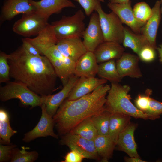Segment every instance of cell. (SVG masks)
Segmentation results:
<instances>
[{"label": "cell", "instance_id": "cell-2", "mask_svg": "<svg viewBox=\"0 0 162 162\" xmlns=\"http://www.w3.org/2000/svg\"><path fill=\"white\" fill-rule=\"evenodd\" d=\"M110 88L104 84L79 98L64 100L53 117L59 133L65 135L85 119L105 110V96Z\"/></svg>", "mask_w": 162, "mask_h": 162}, {"label": "cell", "instance_id": "cell-11", "mask_svg": "<svg viewBox=\"0 0 162 162\" xmlns=\"http://www.w3.org/2000/svg\"><path fill=\"white\" fill-rule=\"evenodd\" d=\"M131 1L121 4L109 2L108 7L118 17L123 23L128 26L134 33H141L142 28L146 22H140L135 18L131 6Z\"/></svg>", "mask_w": 162, "mask_h": 162}, {"label": "cell", "instance_id": "cell-23", "mask_svg": "<svg viewBox=\"0 0 162 162\" xmlns=\"http://www.w3.org/2000/svg\"><path fill=\"white\" fill-rule=\"evenodd\" d=\"M52 65L57 77L61 80L64 86L74 75L76 62L66 57L63 59L49 60Z\"/></svg>", "mask_w": 162, "mask_h": 162}, {"label": "cell", "instance_id": "cell-43", "mask_svg": "<svg viewBox=\"0 0 162 162\" xmlns=\"http://www.w3.org/2000/svg\"><path fill=\"white\" fill-rule=\"evenodd\" d=\"M161 2V4L162 5V7H161V13L162 14V0H161L160 1Z\"/></svg>", "mask_w": 162, "mask_h": 162}, {"label": "cell", "instance_id": "cell-30", "mask_svg": "<svg viewBox=\"0 0 162 162\" xmlns=\"http://www.w3.org/2000/svg\"><path fill=\"white\" fill-rule=\"evenodd\" d=\"M17 132L11 127L8 115L0 118V144H10V138Z\"/></svg>", "mask_w": 162, "mask_h": 162}, {"label": "cell", "instance_id": "cell-40", "mask_svg": "<svg viewBox=\"0 0 162 162\" xmlns=\"http://www.w3.org/2000/svg\"><path fill=\"white\" fill-rule=\"evenodd\" d=\"M124 160L127 162H146L142 159L140 158L136 157H125L124 158Z\"/></svg>", "mask_w": 162, "mask_h": 162}, {"label": "cell", "instance_id": "cell-15", "mask_svg": "<svg viewBox=\"0 0 162 162\" xmlns=\"http://www.w3.org/2000/svg\"><path fill=\"white\" fill-rule=\"evenodd\" d=\"M107 81L94 77H80L69 93L67 100H74L91 93Z\"/></svg>", "mask_w": 162, "mask_h": 162}, {"label": "cell", "instance_id": "cell-34", "mask_svg": "<svg viewBox=\"0 0 162 162\" xmlns=\"http://www.w3.org/2000/svg\"><path fill=\"white\" fill-rule=\"evenodd\" d=\"M146 92V95L139 94L135 100L136 107L145 113L148 108L150 96L152 93V91L148 89Z\"/></svg>", "mask_w": 162, "mask_h": 162}, {"label": "cell", "instance_id": "cell-31", "mask_svg": "<svg viewBox=\"0 0 162 162\" xmlns=\"http://www.w3.org/2000/svg\"><path fill=\"white\" fill-rule=\"evenodd\" d=\"M133 9L136 18L140 22H146L152 14V8L144 2L136 4Z\"/></svg>", "mask_w": 162, "mask_h": 162}, {"label": "cell", "instance_id": "cell-41", "mask_svg": "<svg viewBox=\"0 0 162 162\" xmlns=\"http://www.w3.org/2000/svg\"><path fill=\"white\" fill-rule=\"evenodd\" d=\"M157 49L159 53L160 60L162 63V44L160 45L159 47H157Z\"/></svg>", "mask_w": 162, "mask_h": 162}, {"label": "cell", "instance_id": "cell-8", "mask_svg": "<svg viewBox=\"0 0 162 162\" xmlns=\"http://www.w3.org/2000/svg\"><path fill=\"white\" fill-rule=\"evenodd\" d=\"M62 144L66 145L70 148L75 149L80 152L86 158L98 159L94 140L85 138L78 135L69 132L61 140Z\"/></svg>", "mask_w": 162, "mask_h": 162}, {"label": "cell", "instance_id": "cell-1", "mask_svg": "<svg viewBox=\"0 0 162 162\" xmlns=\"http://www.w3.org/2000/svg\"><path fill=\"white\" fill-rule=\"evenodd\" d=\"M10 77L22 82L41 96L52 94L55 89L57 75L45 56L31 55L22 45L8 55Z\"/></svg>", "mask_w": 162, "mask_h": 162}, {"label": "cell", "instance_id": "cell-27", "mask_svg": "<svg viewBox=\"0 0 162 162\" xmlns=\"http://www.w3.org/2000/svg\"><path fill=\"white\" fill-rule=\"evenodd\" d=\"M69 132L78 135L85 138L94 140L98 135L91 117L80 123Z\"/></svg>", "mask_w": 162, "mask_h": 162}, {"label": "cell", "instance_id": "cell-26", "mask_svg": "<svg viewBox=\"0 0 162 162\" xmlns=\"http://www.w3.org/2000/svg\"><path fill=\"white\" fill-rule=\"evenodd\" d=\"M97 74L101 78L111 82L118 83L121 81L114 59L111 60L98 65Z\"/></svg>", "mask_w": 162, "mask_h": 162}, {"label": "cell", "instance_id": "cell-32", "mask_svg": "<svg viewBox=\"0 0 162 162\" xmlns=\"http://www.w3.org/2000/svg\"><path fill=\"white\" fill-rule=\"evenodd\" d=\"M8 55L0 52V83H7L10 81V67L8 62Z\"/></svg>", "mask_w": 162, "mask_h": 162}, {"label": "cell", "instance_id": "cell-12", "mask_svg": "<svg viewBox=\"0 0 162 162\" xmlns=\"http://www.w3.org/2000/svg\"><path fill=\"white\" fill-rule=\"evenodd\" d=\"M79 78L74 75L69 78L62 89L58 92L53 94L41 96L43 104H45L49 114L52 117L55 115L60 106L68 98Z\"/></svg>", "mask_w": 162, "mask_h": 162}, {"label": "cell", "instance_id": "cell-17", "mask_svg": "<svg viewBox=\"0 0 162 162\" xmlns=\"http://www.w3.org/2000/svg\"><path fill=\"white\" fill-rule=\"evenodd\" d=\"M161 1H157L152 8V14L142 28L141 33L146 38L150 45L157 49L156 38L157 31L161 19Z\"/></svg>", "mask_w": 162, "mask_h": 162}, {"label": "cell", "instance_id": "cell-5", "mask_svg": "<svg viewBox=\"0 0 162 162\" xmlns=\"http://www.w3.org/2000/svg\"><path fill=\"white\" fill-rule=\"evenodd\" d=\"M85 16L81 9L73 15L63 16L60 20L51 23L56 36L59 40L82 37L85 29Z\"/></svg>", "mask_w": 162, "mask_h": 162}, {"label": "cell", "instance_id": "cell-33", "mask_svg": "<svg viewBox=\"0 0 162 162\" xmlns=\"http://www.w3.org/2000/svg\"><path fill=\"white\" fill-rule=\"evenodd\" d=\"M148 119L155 120L159 118L162 114V102L150 98L148 108L146 112Z\"/></svg>", "mask_w": 162, "mask_h": 162}, {"label": "cell", "instance_id": "cell-6", "mask_svg": "<svg viewBox=\"0 0 162 162\" xmlns=\"http://www.w3.org/2000/svg\"><path fill=\"white\" fill-rule=\"evenodd\" d=\"M95 10L98 14L104 41H112L121 44L124 38V28L122 22L113 12L107 14L103 10L100 3Z\"/></svg>", "mask_w": 162, "mask_h": 162}, {"label": "cell", "instance_id": "cell-18", "mask_svg": "<svg viewBox=\"0 0 162 162\" xmlns=\"http://www.w3.org/2000/svg\"><path fill=\"white\" fill-rule=\"evenodd\" d=\"M56 45L64 56L76 62L87 51L81 38L59 40Z\"/></svg>", "mask_w": 162, "mask_h": 162}, {"label": "cell", "instance_id": "cell-38", "mask_svg": "<svg viewBox=\"0 0 162 162\" xmlns=\"http://www.w3.org/2000/svg\"><path fill=\"white\" fill-rule=\"evenodd\" d=\"M63 162H81L85 158L84 156L79 152L75 149H71L64 157Z\"/></svg>", "mask_w": 162, "mask_h": 162}, {"label": "cell", "instance_id": "cell-25", "mask_svg": "<svg viewBox=\"0 0 162 162\" xmlns=\"http://www.w3.org/2000/svg\"><path fill=\"white\" fill-rule=\"evenodd\" d=\"M97 153L103 162H108L116 145L109 136L98 135L94 140Z\"/></svg>", "mask_w": 162, "mask_h": 162}, {"label": "cell", "instance_id": "cell-29", "mask_svg": "<svg viewBox=\"0 0 162 162\" xmlns=\"http://www.w3.org/2000/svg\"><path fill=\"white\" fill-rule=\"evenodd\" d=\"M22 149L16 147L13 150L10 162H33L38 158L39 154L36 151L28 152V147H21Z\"/></svg>", "mask_w": 162, "mask_h": 162}, {"label": "cell", "instance_id": "cell-10", "mask_svg": "<svg viewBox=\"0 0 162 162\" xmlns=\"http://www.w3.org/2000/svg\"><path fill=\"white\" fill-rule=\"evenodd\" d=\"M40 107L42 114L40 119L33 129L25 134L23 139L24 142H30L37 138L48 136L58 138L53 131L55 123L52 116L47 112L45 104H43Z\"/></svg>", "mask_w": 162, "mask_h": 162}, {"label": "cell", "instance_id": "cell-22", "mask_svg": "<svg viewBox=\"0 0 162 162\" xmlns=\"http://www.w3.org/2000/svg\"><path fill=\"white\" fill-rule=\"evenodd\" d=\"M130 116L119 113H111L110 118L109 136L116 145L120 134L130 122Z\"/></svg>", "mask_w": 162, "mask_h": 162}, {"label": "cell", "instance_id": "cell-13", "mask_svg": "<svg viewBox=\"0 0 162 162\" xmlns=\"http://www.w3.org/2000/svg\"><path fill=\"white\" fill-rule=\"evenodd\" d=\"M29 2L35 8V12L47 20L51 15L60 13L65 8L76 7L70 0H30Z\"/></svg>", "mask_w": 162, "mask_h": 162}, {"label": "cell", "instance_id": "cell-9", "mask_svg": "<svg viewBox=\"0 0 162 162\" xmlns=\"http://www.w3.org/2000/svg\"><path fill=\"white\" fill-rule=\"evenodd\" d=\"M83 43L87 51L94 52L97 47L104 41L97 13L91 15L88 24L82 35Z\"/></svg>", "mask_w": 162, "mask_h": 162}, {"label": "cell", "instance_id": "cell-21", "mask_svg": "<svg viewBox=\"0 0 162 162\" xmlns=\"http://www.w3.org/2000/svg\"><path fill=\"white\" fill-rule=\"evenodd\" d=\"M124 49L120 44L112 41H104L94 53L97 62L101 63L111 60L118 59L124 53Z\"/></svg>", "mask_w": 162, "mask_h": 162}, {"label": "cell", "instance_id": "cell-35", "mask_svg": "<svg viewBox=\"0 0 162 162\" xmlns=\"http://www.w3.org/2000/svg\"><path fill=\"white\" fill-rule=\"evenodd\" d=\"M155 50L150 45H146L140 50L138 54V56L139 58L144 62H151L155 58Z\"/></svg>", "mask_w": 162, "mask_h": 162}, {"label": "cell", "instance_id": "cell-4", "mask_svg": "<svg viewBox=\"0 0 162 162\" xmlns=\"http://www.w3.org/2000/svg\"><path fill=\"white\" fill-rule=\"evenodd\" d=\"M13 99H19L24 106L33 108L43 104L41 96L31 90L22 82L15 80L9 81L0 87V100L5 101Z\"/></svg>", "mask_w": 162, "mask_h": 162}, {"label": "cell", "instance_id": "cell-24", "mask_svg": "<svg viewBox=\"0 0 162 162\" xmlns=\"http://www.w3.org/2000/svg\"><path fill=\"white\" fill-rule=\"evenodd\" d=\"M122 43L124 47L130 48L137 55L143 47L150 45L143 35L134 33L127 27H124Z\"/></svg>", "mask_w": 162, "mask_h": 162}, {"label": "cell", "instance_id": "cell-7", "mask_svg": "<svg viewBox=\"0 0 162 162\" xmlns=\"http://www.w3.org/2000/svg\"><path fill=\"white\" fill-rule=\"evenodd\" d=\"M22 14L12 28L13 31L18 34L26 38L37 36L48 24L47 20L35 12Z\"/></svg>", "mask_w": 162, "mask_h": 162}, {"label": "cell", "instance_id": "cell-14", "mask_svg": "<svg viewBox=\"0 0 162 162\" xmlns=\"http://www.w3.org/2000/svg\"><path fill=\"white\" fill-rule=\"evenodd\" d=\"M30 0H6L1 10V22L10 20L17 15L35 12Z\"/></svg>", "mask_w": 162, "mask_h": 162}, {"label": "cell", "instance_id": "cell-37", "mask_svg": "<svg viewBox=\"0 0 162 162\" xmlns=\"http://www.w3.org/2000/svg\"><path fill=\"white\" fill-rule=\"evenodd\" d=\"M15 144H10L0 145V162H5L10 161L13 149L16 147Z\"/></svg>", "mask_w": 162, "mask_h": 162}, {"label": "cell", "instance_id": "cell-39", "mask_svg": "<svg viewBox=\"0 0 162 162\" xmlns=\"http://www.w3.org/2000/svg\"><path fill=\"white\" fill-rule=\"evenodd\" d=\"M22 45L29 54L35 56L41 55L38 50L33 45L28 41L25 38L22 39Z\"/></svg>", "mask_w": 162, "mask_h": 162}, {"label": "cell", "instance_id": "cell-19", "mask_svg": "<svg viewBox=\"0 0 162 162\" xmlns=\"http://www.w3.org/2000/svg\"><path fill=\"white\" fill-rule=\"evenodd\" d=\"M136 128V124L130 122L119 135L116 145L129 157L140 158L134 135Z\"/></svg>", "mask_w": 162, "mask_h": 162}, {"label": "cell", "instance_id": "cell-3", "mask_svg": "<svg viewBox=\"0 0 162 162\" xmlns=\"http://www.w3.org/2000/svg\"><path fill=\"white\" fill-rule=\"evenodd\" d=\"M129 86L112 83L105 104L106 110L111 113H119L136 118L148 119V115L138 109L130 101L128 94Z\"/></svg>", "mask_w": 162, "mask_h": 162}, {"label": "cell", "instance_id": "cell-28", "mask_svg": "<svg viewBox=\"0 0 162 162\" xmlns=\"http://www.w3.org/2000/svg\"><path fill=\"white\" fill-rule=\"evenodd\" d=\"M111 113L106 110L91 117L98 135L109 136L110 118Z\"/></svg>", "mask_w": 162, "mask_h": 162}, {"label": "cell", "instance_id": "cell-16", "mask_svg": "<svg viewBox=\"0 0 162 162\" xmlns=\"http://www.w3.org/2000/svg\"><path fill=\"white\" fill-rule=\"evenodd\" d=\"M138 56L130 53H124L116 62L117 69L120 78L128 76L139 78L142 74L139 66Z\"/></svg>", "mask_w": 162, "mask_h": 162}, {"label": "cell", "instance_id": "cell-42", "mask_svg": "<svg viewBox=\"0 0 162 162\" xmlns=\"http://www.w3.org/2000/svg\"><path fill=\"white\" fill-rule=\"evenodd\" d=\"M130 0H109V2L113 3L121 4L125 3Z\"/></svg>", "mask_w": 162, "mask_h": 162}, {"label": "cell", "instance_id": "cell-36", "mask_svg": "<svg viewBox=\"0 0 162 162\" xmlns=\"http://www.w3.org/2000/svg\"><path fill=\"white\" fill-rule=\"evenodd\" d=\"M79 4L84 9L87 16H90L99 3L104 2V0H74Z\"/></svg>", "mask_w": 162, "mask_h": 162}, {"label": "cell", "instance_id": "cell-20", "mask_svg": "<svg viewBox=\"0 0 162 162\" xmlns=\"http://www.w3.org/2000/svg\"><path fill=\"white\" fill-rule=\"evenodd\" d=\"M94 52L87 51L76 62L74 75L79 77H95L98 65Z\"/></svg>", "mask_w": 162, "mask_h": 162}]
</instances>
